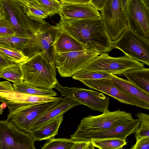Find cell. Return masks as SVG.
Listing matches in <instances>:
<instances>
[{"mask_svg": "<svg viewBox=\"0 0 149 149\" xmlns=\"http://www.w3.org/2000/svg\"><path fill=\"white\" fill-rule=\"evenodd\" d=\"M75 141L65 138H52L47 141L42 149H71Z\"/></svg>", "mask_w": 149, "mask_h": 149, "instance_id": "28", "label": "cell"}, {"mask_svg": "<svg viewBox=\"0 0 149 149\" xmlns=\"http://www.w3.org/2000/svg\"><path fill=\"white\" fill-rule=\"evenodd\" d=\"M2 15L9 20L13 25L15 32V36L32 37L23 26L20 15L23 6L15 0H0Z\"/></svg>", "mask_w": 149, "mask_h": 149, "instance_id": "17", "label": "cell"}, {"mask_svg": "<svg viewBox=\"0 0 149 149\" xmlns=\"http://www.w3.org/2000/svg\"><path fill=\"white\" fill-rule=\"evenodd\" d=\"M0 47L21 52L29 58L41 52L36 35L32 37H0Z\"/></svg>", "mask_w": 149, "mask_h": 149, "instance_id": "15", "label": "cell"}, {"mask_svg": "<svg viewBox=\"0 0 149 149\" xmlns=\"http://www.w3.org/2000/svg\"><path fill=\"white\" fill-rule=\"evenodd\" d=\"M146 4L149 6V0H144Z\"/></svg>", "mask_w": 149, "mask_h": 149, "instance_id": "42", "label": "cell"}, {"mask_svg": "<svg viewBox=\"0 0 149 149\" xmlns=\"http://www.w3.org/2000/svg\"><path fill=\"white\" fill-rule=\"evenodd\" d=\"M0 50L18 63H22L29 58L21 52L1 47Z\"/></svg>", "mask_w": 149, "mask_h": 149, "instance_id": "33", "label": "cell"}, {"mask_svg": "<svg viewBox=\"0 0 149 149\" xmlns=\"http://www.w3.org/2000/svg\"><path fill=\"white\" fill-rule=\"evenodd\" d=\"M138 118L118 125L100 132L81 134L70 139L74 141H88L93 139L119 138L126 140L127 136L135 133L139 126Z\"/></svg>", "mask_w": 149, "mask_h": 149, "instance_id": "13", "label": "cell"}, {"mask_svg": "<svg viewBox=\"0 0 149 149\" xmlns=\"http://www.w3.org/2000/svg\"><path fill=\"white\" fill-rule=\"evenodd\" d=\"M15 35V31L11 23L2 15L0 17V37H8Z\"/></svg>", "mask_w": 149, "mask_h": 149, "instance_id": "32", "label": "cell"}, {"mask_svg": "<svg viewBox=\"0 0 149 149\" xmlns=\"http://www.w3.org/2000/svg\"><path fill=\"white\" fill-rule=\"evenodd\" d=\"M128 81L149 95V69L144 67L130 70L123 74Z\"/></svg>", "mask_w": 149, "mask_h": 149, "instance_id": "22", "label": "cell"}, {"mask_svg": "<svg viewBox=\"0 0 149 149\" xmlns=\"http://www.w3.org/2000/svg\"><path fill=\"white\" fill-rule=\"evenodd\" d=\"M18 64L0 50V74L6 68Z\"/></svg>", "mask_w": 149, "mask_h": 149, "instance_id": "34", "label": "cell"}, {"mask_svg": "<svg viewBox=\"0 0 149 149\" xmlns=\"http://www.w3.org/2000/svg\"><path fill=\"white\" fill-rule=\"evenodd\" d=\"M63 118V115H61L29 134L35 141H47L54 138L58 134V130Z\"/></svg>", "mask_w": 149, "mask_h": 149, "instance_id": "20", "label": "cell"}, {"mask_svg": "<svg viewBox=\"0 0 149 149\" xmlns=\"http://www.w3.org/2000/svg\"><path fill=\"white\" fill-rule=\"evenodd\" d=\"M80 105L76 101L64 97L52 107L47 109L33 122L29 134L45 124L58 117L74 107Z\"/></svg>", "mask_w": 149, "mask_h": 149, "instance_id": "19", "label": "cell"}, {"mask_svg": "<svg viewBox=\"0 0 149 149\" xmlns=\"http://www.w3.org/2000/svg\"><path fill=\"white\" fill-rule=\"evenodd\" d=\"M143 67V63L125 55L114 57L110 56L107 53H104L100 54L90 60L81 69L94 70L116 75H123L125 72L130 70Z\"/></svg>", "mask_w": 149, "mask_h": 149, "instance_id": "4", "label": "cell"}, {"mask_svg": "<svg viewBox=\"0 0 149 149\" xmlns=\"http://www.w3.org/2000/svg\"><path fill=\"white\" fill-rule=\"evenodd\" d=\"M136 116L140 124V127L135 133L136 139L143 136H149V115L139 112L136 114Z\"/></svg>", "mask_w": 149, "mask_h": 149, "instance_id": "30", "label": "cell"}, {"mask_svg": "<svg viewBox=\"0 0 149 149\" xmlns=\"http://www.w3.org/2000/svg\"><path fill=\"white\" fill-rule=\"evenodd\" d=\"M2 16V12L1 6L0 5V17Z\"/></svg>", "mask_w": 149, "mask_h": 149, "instance_id": "43", "label": "cell"}, {"mask_svg": "<svg viewBox=\"0 0 149 149\" xmlns=\"http://www.w3.org/2000/svg\"><path fill=\"white\" fill-rule=\"evenodd\" d=\"M0 78L6 79L14 84L23 82L21 63L9 66L3 69L0 74Z\"/></svg>", "mask_w": 149, "mask_h": 149, "instance_id": "27", "label": "cell"}, {"mask_svg": "<svg viewBox=\"0 0 149 149\" xmlns=\"http://www.w3.org/2000/svg\"><path fill=\"white\" fill-rule=\"evenodd\" d=\"M61 3L86 4L90 3L91 0H60Z\"/></svg>", "mask_w": 149, "mask_h": 149, "instance_id": "39", "label": "cell"}, {"mask_svg": "<svg viewBox=\"0 0 149 149\" xmlns=\"http://www.w3.org/2000/svg\"><path fill=\"white\" fill-rule=\"evenodd\" d=\"M60 99L46 103L33 104L19 107L9 112L7 120L20 130L29 134L35 120Z\"/></svg>", "mask_w": 149, "mask_h": 149, "instance_id": "10", "label": "cell"}, {"mask_svg": "<svg viewBox=\"0 0 149 149\" xmlns=\"http://www.w3.org/2000/svg\"><path fill=\"white\" fill-rule=\"evenodd\" d=\"M56 26L81 43L86 50L100 54L113 49L112 41L101 18L60 19Z\"/></svg>", "mask_w": 149, "mask_h": 149, "instance_id": "1", "label": "cell"}, {"mask_svg": "<svg viewBox=\"0 0 149 149\" xmlns=\"http://www.w3.org/2000/svg\"><path fill=\"white\" fill-rule=\"evenodd\" d=\"M61 98L36 95L15 91H0V101L6 105L9 112L25 105L47 103L59 100Z\"/></svg>", "mask_w": 149, "mask_h": 149, "instance_id": "14", "label": "cell"}, {"mask_svg": "<svg viewBox=\"0 0 149 149\" xmlns=\"http://www.w3.org/2000/svg\"><path fill=\"white\" fill-rule=\"evenodd\" d=\"M108 0H91L90 3L98 11H101Z\"/></svg>", "mask_w": 149, "mask_h": 149, "instance_id": "37", "label": "cell"}, {"mask_svg": "<svg viewBox=\"0 0 149 149\" xmlns=\"http://www.w3.org/2000/svg\"><path fill=\"white\" fill-rule=\"evenodd\" d=\"M35 141L7 120H0V149H36Z\"/></svg>", "mask_w": 149, "mask_h": 149, "instance_id": "11", "label": "cell"}, {"mask_svg": "<svg viewBox=\"0 0 149 149\" xmlns=\"http://www.w3.org/2000/svg\"><path fill=\"white\" fill-rule=\"evenodd\" d=\"M92 145L100 149H120L127 144L126 140L119 138L93 139L91 140Z\"/></svg>", "mask_w": 149, "mask_h": 149, "instance_id": "26", "label": "cell"}, {"mask_svg": "<svg viewBox=\"0 0 149 149\" xmlns=\"http://www.w3.org/2000/svg\"><path fill=\"white\" fill-rule=\"evenodd\" d=\"M90 141H75L71 149H94Z\"/></svg>", "mask_w": 149, "mask_h": 149, "instance_id": "36", "label": "cell"}, {"mask_svg": "<svg viewBox=\"0 0 149 149\" xmlns=\"http://www.w3.org/2000/svg\"><path fill=\"white\" fill-rule=\"evenodd\" d=\"M127 0H122V7L123 9L125 11V7Z\"/></svg>", "mask_w": 149, "mask_h": 149, "instance_id": "41", "label": "cell"}, {"mask_svg": "<svg viewBox=\"0 0 149 149\" xmlns=\"http://www.w3.org/2000/svg\"><path fill=\"white\" fill-rule=\"evenodd\" d=\"M14 91V89L13 85L9 81L0 82V91Z\"/></svg>", "mask_w": 149, "mask_h": 149, "instance_id": "38", "label": "cell"}, {"mask_svg": "<svg viewBox=\"0 0 149 149\" xmlns=\"http://www.w3.org/2000/svg\"><path fill=\"white\" fill-rule=\"evenodd\" d=\"M55 88L62 96L74 100L80 105L87 106L93 111L103 112L108 110L110 98L103 93L82 88L64 87L58 83Z\"/></svg>", "mask_w": 149, "mask_h": 149, "instance_id": "6", "label": "cell"}, {"mask_svg": "<svg viewBox=\"0 0 149 149\" xmlns=\"http://www.w3.org/2000/svg\"><path fill=\"white\" fill-rule=\"evenodd\" d=\"M125 13L127 28L149 40V7L144 0H127Z\"/></svg>", "mask_w": 149, "mask_h": 149, "instance_id": "7", "label": "cell"}, {"mask_svg": "<svg viewBox=\"0 0 149 149\" xmlns=\"http://www.w3.org/2000/svg\"><path fill=\"white\" fill-rule=\"evenodd\" d=\"M112 75L100 72L81 69L74 75L72 77L74 79L80 81L82 80L111 79Z\"/></svg>", "mask_w": 149, "mask_h": 149, "instance_id": "29", "label": "cell"}, {"mask_svg": "<svg viewBox=\"0 0 149 149\" xmlns=\"http://www.w3.org/2000/svg\"><path fill=\"white\" fill-rule=\"evenodd\" d=\"M34 1L45 10L50 16L59 14L61 8V3L58 0H35Z\"/></svg>", "mask_w": 149, "mask_h": 149, "instance_id": "31", "label": "cell"}, {"mask_svg": "<svg viewBox=\"0 0 149 149\" xmlns=\"http://www.w3.org/2000/svg\"><path fill=\"white\" fill-rule=\"evenodd\" d=\"M114 84L122 91L149 104V95L145 93L128 80L112 75L111 79Z\"/></svg>", "mask_w": 149, "mask_h": 149, "instance_id": "23", "label": "cell"}, {"mask_svg": "<svg viewBox=\"0 0 149 149\" xmlns=\"http://www.w3.org/2000/svg\"><path fill=\"white\" fill-rule=\"evenodd\" d=\"M23 10L31 19L42 21L49 16L48 13L35 1L29 2L23 7Z\"/></svg>", "mask_w": 149, "mask_h": 149, "instance_id": "25", "label": "cell"}, {"mask_svg": "<svg viewBox=\"0 0 149 149\" xmlns=\"http://www.w3.org/2000/svg\"><path fill=\"white\" fill-rule=\"evenodd\" d=\"M134 119L129 112L119 109L113 111L108 110L100 115L82 118L76 132L70 136L103 131Z\"/></svg>", "mask_w": 149, "mask_h": 149, "instance_id": "3", "label": "cell"}, {"mask_svg": "<svg viewBox=\"0 0 149 149\" xmlns=\"http://www.w3.org/2000/svg\"><path fill=\"white\" fill-rule=\"evenodd\" d=\"M15 91L31 95L47 96L55 97L57 93L52 89H45L37 88L27 84L24 81L13 85Z\"/></svg>", "mask_w": 149, "mask_h": 149, "instance_id": "24", "label": "cell"}, {"mask_svg": "<svg viewBox=\"0 0 149 149\" xmlns=\"http://www.w3.org/2000/svg\"><path fill=\"white\" fill-rule=\"evenodd\" d=\"M99 54L97 51L88 50L56 54L55 67L62 77H72L85 64Z\"/></svg>", "mask_w": 149, "mask_h": 149, "instance_id": "9", "label": "cell"}, {"mask_svg": "<svg viewBox=\"0 0 149 149\" xmlns=\"http://www.w3.org/2000/svg\"><path fill=\"white\" fill-rule=\"evenodd\" d=\"M113 49L121 51L130 58L149 65V40L127 28L116 40L112 41Z\"/></svg>", "mask_w": 149, "mask_h": 149, "instance_id": "5", "label": "cell"}, {"mask_svg": "<svg viewBox=\"0 0 149 149\" xmlns=\"http://www.w3.org/2000/svg\"><path fill=\"white\" fill-rule=\"evenodd\" d=\"M20 3L23 7L25 5L27 4L29 2H28L26 0H15Z\"/></svg>", "mask_w": 149, "mask_h": 149, "instance_id": "40", "label": "cell"}, {"mask_svg": "<svg viewBox=\"0 0 149 149\" xmlns=\"http://www.w3.org/2000/svg\"><path fill=\"white\" fill-rule=\"evenodd\" d=\"M101 11L102 19L111 40L114 41L127 28L122 0H108Z\"/></svg>", "mask_w": 149, "mask_h": 149, "instance_id": "8", "label": "cell"}, {"mask_svg": "<svg viewBox=\"0 0 149 149\" xmlns=\"http://www.w3.org/2000/svg\"><path fill=\"white\" fill-rule=\"evenodd\" d=\"M80 81L89 88L105 93L122 103L145 109H149V104L122 91L115 86L111 79L82 80Z\"/></svg>", "mask_w": 149, "mask_h": 149, "instance_id": "12", "label": "cell"}, {"mask_svg": "<svg viewBox=\"0 0 149 149\" xmlns=\"http://www.w3.org/2000/svg\"><path fill=\"white\" fill-rule=\"evenodd\" d=\"M24 82L42 89L55 88L58 83L55 63H50L45 51L35 54L21 63Z\"/></svg>", "mask_w": 149, "mask_h": 149, "instance_id": "2", "label": "cell"}, {"mask_svg": "<svg viewBox=\"0 0 149 149\" xmlns=\"http://www.w3.org/2000/svg\"><path fill=\"white\" fill-rule=\"evenodd\" d=\"M59 13L61 19L101 18L99 11L91 3H61Z\"/></svg>", "mask_w": 149, "mask_h": 149, "instance_id": "18", "label": "cell"}, {"mask_svg": "<svg viewBox=\"0 0 149 149\" xmlns=\"http://www.w3.org/2000/svg\"><path fill=\"white\" fill-rule=\"evenodd\" d=\"M60 31L56 26L52 25L45 21L36 34L41 51L45 52L51 63H55L56 55L55 44Z\"/></svg>", "mask_w": 149, "mask_h": 149, "instance_id": "16", "label": "cell"}, {"mask_svg": "<svg viewBox=\"0 0 149 149\" xmlns=\"http://www.w3.org/2000/svg\"><path fill=\"white\" fill-rule=\"evenodd\" d=\"M135 144L132 146L131 149H149V136H143L136 139Z\"/></svg>", "mask_w": 149, "mask_h": 149, "instance_id": "35", "label": "cell"}, {"mask_svg": "<svg viewBox=\"0 0 149 149\" xmlns=\"http://www.w3.org/2000/svg\"><path fill=\"white\" fill-rule=\"evenodd\" d=\"M28 2H33L35 0H26Z\"/></svg>", "mask_w": 149, "mask_h": 149, "instance_id": "44", "label": "cell"}, {"mask_svg": "<svg viewBox=\"0 0 149 149\" xmlns=\"http://www.w3.org/2000/svg\"><path fill=\"white\" fill-rule=\"evenodd\" d=\"M55 47L56 54L86 50L81 43L61 30L55 42Z\"/></svg>", "mask_w": 149, "mask_h": 149, "instance_id": "21", "label": "cell"}]
</instances>
